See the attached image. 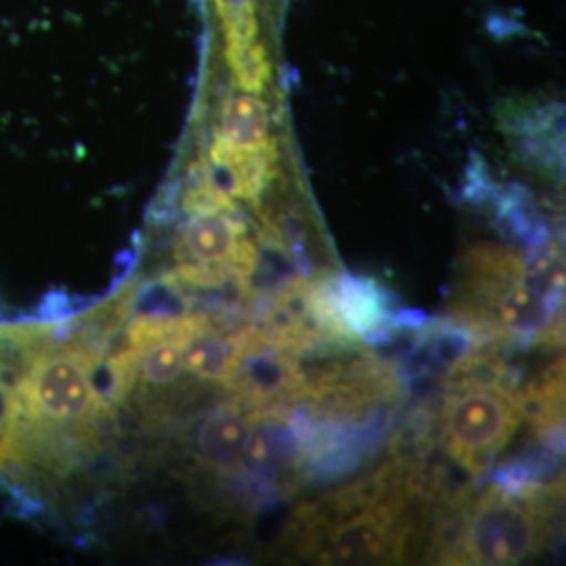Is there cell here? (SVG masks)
Segmentation results:
<instances>
[{
  "instance_id": "obj_13",
  "label": "cell",
  "mask_w": 566,
  "mask_h": 566,
  "mask_svg": "<svg viewBox=\"0 0 566 566\" xmlns=\"http://www.w3.org/2000/svg\"><path fill=\"white\" fill-rule=\"evenodd\" d=\"M233 74V81L242 88L243 93H263L271 81V63L269 55L261 42L256 41L248 46L243 53L227 61Z\"/></svg>"
},
{
  "instance_id": "obj_9",
  "label": "cell",
  "mask_w": 566,
  "mask_h": 566,
  "mask_svg": "<svg viewBox=\"0 0 566 566\" xmlns=\"http://www.w3.org/2000/svg\"><path fill=\"white\" fill-rule=\"evenodd\" d=\"M240 346V329L227 334L203 313L202 322L187 336L182 346L185 374L202 382L223 385L231 374Z\"/></svg>"
},
{
  "instance_id": "obj_3",
  "label": "cell",
  "mask_w": 566,
  "mask_h": 566,
  "mask_svg": "<svg viewBox=\"0 0 566 566\" xmlns=\"http://www.w3.org/2000/svg\"><path fill=\"white\" fill-rule=\"evenodd\" d=\"M223 388L245 411H287L303 399L306 369L294 350L271 340L259 325H248L240 329L238 357Z\"/></svg>"
},
{
  "instance_id": "obj_7",
  "label": "cell",
  "mask_w": 566,
  "mask_h": 566,
  "mask_svg": "<svg viewBox=\"0 0 566 566\" xmlns=\"http://www.w3.org/2000/svg\"><path fill=\"white\" fill-rule=\"evenodd\" d=\"M248 411L235 401L214 407L196 430V449L203 464L233 474L243 468V449L248 441Z\"/></svg>"
},
{
  "instance_id": "obj_12",
  "label": "cell",
  "mask_w": 566,
  "mask_h": 566,
  "mask_svg": "<svg viewBox=\"0 0 566 566\" xmlns=\"http://www.w3.org/2000/svg\"><path fill=\"white\" fill-rule=\"evenodd\" d=\"M224 34V60H233L259 41L254 0H214Z\"/></svg>"
},
{
  "instance_id": "obj_8",
  "label": "cell",
  "mask_w": 566,
  "mask_h": 566,
  "mask_svg": "<svg viewBox=\"0 0 566 566\" xmlns=\"http://www.w3.org/2000/svg\"><path fill=\"white\" fill-rule=\"evenodd\" d=\"M181 238L175 245L179 263H221L245 235V221L240 210L221 214H189Z\"/></svg>"
},
{
  "instance_id": "obj_6",
  "label": "cell",
  "mask_w": 566,
  "mask_h": 566,
  "mask_svg": "<svg viewBox=\"0 0 566 566\" xmlns=\"http://www.w3.org/2000/svg\"><path fill=\"white\" fill-rule=\"evenodd\" d=\"M248 441L243 464L256 474H285L303 462L301 434L285 409L248 411Z\"/></svg>"
},
{
  "instance_id": "obj_2",
  "label": "cell",
  "mask_w": 566,
  "mask_h": 566,
  "mask_svg": "<svg viewBox=\"0 0 566 566\" xmlns=\"http://www.w3.org/2000/svg\"><path fill=\"white\" fill-rule=\"evenodd\" d=\"M523 420V392L504 388L447 390L441 407V443L470 476H481Z\"/></svg>"
},
{
  "instance_id": "obj_4",
  "label": "cell",
  "mask_w": 566,
  "mask_h": 566,
  "mask_svg": "<svg viewBox=\"0 0 566 566\" xmlns=\"http://www.w3.org/2000/svg\"><path fill=\"white\" fill-rule=\"evenodd\" d=\"M409 493V489L397 491L376 506L361 507L357 514L350 512L329 523L313 556L327 565H382L403 558Z\"/></svg>"
},
{
  "instance_id": "obj_11",
  "label": "cell",
  "mask_w": 566,
  "mask_h": 566,
  "mask_svg": "<svg viewBox=\"0 0 566 566\" xmlns=\"http://www.w3.org/2000/svg\"><path fill=\"white\" fill-rule=\"evenodd\" d=\"M563 361L554 365L544 374L542 382L531 386L523 392V416L528 418L535 428L546 432H558L565 420V371Z\"/></svg>"
},
{
  "instance_id": "obj_10",
  "label": "cell",
  "mask_w": 566,
  "mask_h": 566,
  "mask_svg": "<svg viewBox=\"0 0 566 566\" xmlns=\"http://www.w3.org/2000/svg\"><path fill=\"white\" fill-rule=\"evenodd\" d=\"M269 107L254 93L229 97L221 112L217 137L235 147H256L269 142Z\"/></svg>"
},
{
  "instance_id": "obj_1",
  "label": "cell",
  "mask_w": 566,
  "mask_h": 566,
  "mask_svg": "<svg viewBox=\"0 0 566 566\" xmlns=\"http://www.w3.org/2000/svg\"><path fill=\"white\" fill-rule=\"evenodd\" d=\"M546 497L533 481L516 491L493 486L465 507L447 563L507 566L535 556L546 537Z\"/></svg>"
},
{
  "instance_id": "obj_5",
  "label": "cell",
  "mask_w": 566,
  "mask_h": 566,
  "mask_svg": "<svg viewBox=\"0 0 566 566\" xmlns=\"http://www.w3.org/2000/svg\"><path fill=\"white\" fill-rule=\"evenodd\" d=\"M275 143L273 139L256 147H235L214 137L210 145L208 166L214 181L223 187L231 198L242 202L259 203L264 189L275 175Z\"/></svg>"
}]
</instances>
